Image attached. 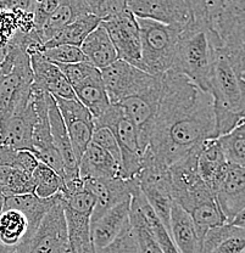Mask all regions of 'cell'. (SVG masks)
<instances>
[{
  "label": "cell",
  "instance_id": "cell-1",
  "mask_svg": "<svg viewBox=\"0 0 245 253\" xmlns=\"http://www.w3.org/2000/svg\"><path fill=\"white\" fill-rule=\"evenodd\" d=\"M210 139H217L211 94L184 76L166 72L144 152L170 167Z\"/></svg>",
  "mask_w": 245,
  "mask_h": 253
},
{
  "label": "cell",
  "instance_id": "cell-2",
  "mask_svg": "<svg viewBox=\"0 0 245 253\" xmlns=\"http://www.w3.org/2000/svg\"><path fill=\"white\" fill-rule=\"evenodd\" d=\"M189 25L204 32L210 49L225 55L237 77L245 78V0H191Z\"/></svg>",
  "mask_w": 245,
  "mask_h": 253
},
{
  "label": "cell",
  "instance_id": "cell-3",
  "mask_svg": "<svg viewBox=\"0 0 245 253\" xmlns=\"http://www.w3.org/2000/svg\"><path fill=\"white\" fill-rule=\"evenodd\" d=\"M70 253H96L91 236V218L96 197L81 178L65 183L60 192Z\"/></svg>",
  "mask_w": 245,
  "mask_h": 253
},
{
  "label": "cell",
  "instance_id": "cell-4",
  "mask_svg": "<svg viewBox=\"0 0 245 253\" xmlns=\"http://www.w3.org/2000/svg\"><path fill=\"white\" fill-rule=\"evenodd\" d=\"M211 66V49L206 36L204 32L188 25L181 32L175 60L168 72L184 76L210 94Z\"/></svg>",
  "mask_w": 245,
  "mask_h": 253
},
{
  "label": "cell",
  "instance_id": "cell-5",
  "mask_svg": "<svg viewBox=\"0 0 245 253\" xmlns=\"http://www.w3.org/2000/svg\"><path fill=\"white\" fill-rule=\"evenodd\" d=\"M5 54L12 59V70L0 76V122L26 109L32 101L33 75L27 49L9 43Z\"/></svg>",
  "mask_w": 245,
  "mask_h": 253
},
{
  "label": "cell",
  "instance_id": "cell-6",
  "mask_svg": "<svg viewBox=\"0 0 245 253\" xmlns=\"http://www.w3.org/2000/svg\"><path fill=\"white\" fill-rule=\"evenodd\" d=\"M137 22L144 71L152 76L165 75L172 67L182 30L146 18H137Z\"/></svg>",
  "mask_w": 245,
  "mask_h": 253
},
{
  "label": "cell",
  "instance_id": "cell-7",
  "mask_svg": "<svg viewBox=\"0 0 245 253\" xmlns=\"http://www.w3.org/2000/svg\"><path fill=\"white\" fill-rule=\"evenodd\" d=\"M96 126H106L115 135L121 154V178L133 179L142 170L143 152L136 126L117 105L110 107L94 120Z\"/></svg>",
  "mask_w": 245,
  "mask_h": 253
},
{
  "label": "cell",
  "instance_id": "cell-8",
  "mask_svg": "<svg viewBox=\"0 0 245 253\" xmlns=\"http://www.w3.org/2000/svg\"><path fill=\"white\" fill-rule=\"evenodd\" d=\"M100 73L111 105L136 95L147 93L161 83V76L150 75L122 60H117L109 67L100 71Z\"/></svg>",
  "mask_w": 245,
  "mask_h": 253
},
{
  "label": "cell",
  "instance_id": "cell-9",
  "mask_svg": "<svg viewBox=\"0 0 245 253\" xmlns=\"http://www.w3.org/2000/svg\"><path fill=\"white\" fill-rule=\"evenodd\" d=\"M197 155L199 151L168 167L172 179L173 201L187 213L196 206L215 200L212 190L197 174Z\"/></svg>",
  "mask_w": 245,
  "mask_h": 253
},
{
  "label": "cell",
  "instance_id": "cell-10",
  "mask_svg": "<svg viewBox=\"0 0 245 253\" xmlns=\"http://www.w3.org/2000/svg\"><path fill=\"white\" fill-rule=\"evenodd\" d=\"M211 94L213 104L222 105L239 115L245 112V82L237 77L225 55L211 50Z\"/></svg>",
  "mask_w": 245,
  "mask_h": 253
},
{
  "label": "cell",
  "instance_id": "cell-11",
  "mask_svg": "<svg viewBox=\"0 0 245 253\" xmlns=\"http://www.w3.org/2000/svg\"><path fill=\"white\" fill-rule=\"evenodd\" d=\"M18 247L21 253H70L60 194L57 201L43 218L36 233L27 241L18 245Z\"/></svg>",
  "mask_w": 245,
  "mask_h": 253
},
{
  "label": "cell",
  "instance_id": "cell-12",
  "mask_svg": "<svg viewBox=\"0 0 245 253\" xmlns=\"http://www.w3.org/2000/svg\"><path fill=\"white\" fill-rule=\"evenodd\" d=\"M105 28L114 44L118 60L130 63L134 67L144 71L142 63L141 33L137 18L130 10L123 12L118 17L100 22Z\"/></svg>",
  "mask_w": 245,
  "mask_h": 253
},
{
  "label": "cell",
  "instance_id": "cell-13",
  "mask_svg": "<svg viewBox=\"0 0 245 253\" xmlns=\"http://www.w3.org/2000/svg\"><path fill=\"white\" fill-rule=\"evenodd\" d=\"M128 10L137 18H146L183 30L192 20L191 0H130Z\"/></svg>",
  "mask_w": 245,
  "mask_h": 253
},
{
  "label": "cell",
  "instance_id": "cell-14",
  "mask_svg": "<svg viewBox=\"0 0 245 253\" xmlns=\"http://www.w3.org/2000/svg\"><path fill=\"white\" fill-rule=\"evenodd\" d=\"M54 99L65 123L73 152L80 162L82 155L92 141L94 130L93 116L77 99Z\"/></svg>",
  "mask_w": 245,
  "mask_h": 253
},
{
  "label": "cell",
  "instance_id": "cell-15",
  "mask_svg": "<svg viewBox=\"0 0 245 253\" xmlns=\"http://www.w3.org/2000/svg\"><path fill=\"white\" fill-rule=\"evenodd\" d=\"M82 181L84 188L91 191L96 197V206L92 213L91 223L99 219L102 214L118 204L130 201L133 192L139 188L137 178L87 179Z\"/></svg>",
  "mask_w": 245,
  "mask_h": 253
},
{
  "label": "cell",
  "instance_id": "cell-16",
  "mask_svg": "<svg viewBox=\"0 0 245 253\" xmlns=\"http://www.w3.org/2000/svg\"><path fill=\"white\" fill-rule=\"evenodd\" d=\"M43 47L34 46L27 50L30 56L31 70L33 75V89L46 91L52 97L59 99H77L72 86L57 68L55 63L50 62L42 52Z\"/></svg>",
  "mask_w": 245,
  "mask_h": 253
},
{
  "label": "cell",
  "instance_id": "cell-17",
  "mask_svg": "<svg viewBox=\"0 0 245 253\" xmlns=\"http://www.w3.org/2000/svg\"><path fill=\"white\" fill-rule=\"evenodd\" d=\"M216 204L229 224L245 208V170L244 167L228 165L225 174L213 189Z\"/></svg>",
  "mask_w": 245,
  "mask_h": 253
},
{
  "label": "cell",
  "instance_id": "cell-18",
  "mask_svg": "<svg viewBox=\"0 0 245 253\" xmlns=\"http://www.w3.org/2000/svg\"><path fill=\"white\" fill-rule=\"evenodd\" d=\"M160 91H161V83L147 93L128 97L116 104L136 126L139 136V145L143 154L147 146L150 128L156 113Z\"/></svg>",
  "mask_w": 245,
  "mask_h": 253
},
{
  "label": "cell",
  "instance_id": "cell-19",
  "mask_svg": "<svg viewBox=\"0 0 245 253\" xmlns=\"http://www.w3.org/2000/svg\"><path fill=\"white\" fill-rule=\"evenodd\" d=\"M36 122L37 112L32 96V101L26 109L0 122V146L32 152V136Z\"/></svg>",
  "mask_w": 245,
  "mask_h": 253
},
{
  "label": "cell",
  "instance_id": "cell-20",
  "mask_svg": "<svg viewBox=\"0 0 245 253\" xmlns=\"http://www.w3.org/2000/svg\"><path fill=\"white\" fill-rule=\"evenodd\" d=\"M47 106H48V120L52 142H54V146L56 147L57 152L61 156L62 163H64V183L76 180L80 178L78 175L80 162L73 152L65 123L60 115L59 109H57L56 101L50 94L47 95Z\"/></svg>",
  "mask_w": 245,
  "mask_h": 253
},
{
  "label": "cell",
  "instance_id": "cell-21",
  "mask_svg": "<svg viewBox=\"0 0 245 253\" xmlns=\"http://www.w3.org/2000/svg\"><path fill=\"white\" fill-rule=\"evenodd\" d=\"M131 200L118 204L91 223V236L96 251L109 246L130 225Z\"/></svg>",
  "mask_w": 245,
  "mask_h": 253
},
{
  "label": "cell",
  "instance_id": "cell-22",
  "mask_svg": "<svg viewBox=\"0 0 245 253\" xmlns=\"http://www.w3.org/2000/svg\"><path fill=\"white\" fill-rule=\"evenodd\" d=\"M78 175L82 180L121 178V166L106 151L91 142L80 160Z\"/></svg>",
  "mask_w": 245,
  "mask_h": 253
},
{
  "label": "cell",
  "instance_id": "cell-23",
  "mask_svg": "<svg viewBox=\"0 0 245 253\" xmlns=\"http://www.w3.org/2000/svg\"><path fill=\"white\" fill-rule=\"evenodd\" d=\"M57 199H59V195L51 197V199H39L34 194L5 197L2 211L17 210L25 215L26 219L28 221V233L25 241H23L26 242L36 233L39 224L42 223V220L46 217L47 213L51 210V207L57 201Z\"/></svg>",
  "mask_w": 245,
  "mask_h": 253
},
{
  "label": "cell",
  "instance_id": "cell-24",
  "mask_svg": "<svg viewBox=\"0 0 245 253\" xmlns=\"http://www.w3.org/2000/svg\"><path fill=\"white\" fill-rule=\"evenodd\" d=\"M245 229L223 224L205 234L200 253H244Z\"/></svg>",
  "mask_w": 245,
  "mask_h": 253
},
{
  "label": "cell",
  "instance_id": "cell-25",
  "mask_svg": "<svg viewBox=\"0 0 245 253\" xmlns=\"http://www.w3.org/2000/svg\"><path fill=\"white\" fill-rule=\"evenodd\" d=\"M170 235L180 253H200L201 242L192 217L175 202L170 214Z\"/></svg>",
  "mask_w": 245,
  "mask_h": 253
},
{
  "label": "cell",
  "instance_id": "cell-26",
  "mask_svg": "<svg viewBox=\"0 0 245 253\" xmlns=\"http://www.w3.org/2000/svg\"><path fill=\"white\" fill-rule=\"evenodd\" d=\"M86 15H91L87 0H60V4L49 16L39 33L42 45L48 43L55 34L59 33L66 26Z\"/></svg>",
  "mask_w": 245,
  "mask_h": 253
},
{
  "label": "cell",
  "instance_id": "cell-27",
  "mask_svg": "<svg viewBox=\"0 0 245 253\" xmlns=\"http://www.w3.org/2000/svg\"><path fill=\"white\" fill-rule=\"evenodd\" d=\"M81 50L86 61L99 71L117 61V52L106 30L99 25L82 43Z\"/></svg>",
  "mask_w": 245,
  "mask_h": 253
},
{
  "label": "cell",
  "instance_id": "cell-28",
  "mask_svg": "<svg viewBox=\"0 0 245 253\" xmlns=\"http://www.w3.org/2000/svg\"><path fill=\"white\" fill-rule=\"evenodd\" d=\"M196 167L200 178L213 192V189L228 167V163L223 156L217 139H210L200 147Z\"/></svg>",
  "mask_w": 245,
  "mask_h": 253
},
{
  "label": "cell",
  "instance_id": "cell-29",
  "mask_svg": "<svg viewBox=\"0 0 245 253\" xmlns=\"http://www.w3.org/2000/svg\"><path fill=\"white\" fill-rule=\"evenodd\" d=\"M72 89L78 101L93 116V120L99 118L111 105L105 91L99 70L84 78Z\"/></svg>",
  "mask_w": 245,
  "mask_h": 253
},
{
  "label": "cell",
  "instance_id": "cell-30",
  "mask_svg": "<svg viewBox=\"0 0 245 253\" xmlns=\"http://www.w3.org/2000/svg\"><path fill=\"white\" fill-rule=\"evenodd\" d=\"M100 25V21L93 15L78 17L68 26L62 28L51 39L43 45V50L60 45H71L81 47L84 39Z\"/></svg>",
  "mask_w": 245,
  "mask_h": 253
},
{
  "label": "cell",
  "instance_id": "cell-31",
  "mask_svg": "<svg viewBox=\"0 0 245 253\" xmlns=\"http://www.w3.org/2000/svg\"><path fill=\"white\" fill-rule=\"evenodd\" d=\"M28 233V221L17 210H4L0 213V244L16 247L25 241Z\"/></svg>",
  "mask_w": 245,
  "mask_h": 253
},
{
  "label": "cell",
  "instance_id": "cell-32",
  "mask_svg": "<svg viewBox=\"0 0 245 253\" xmlns=\"http://www.w3.org/2000/svg\"><path fill=\"white\" fill-rule=\"evenodd\" d=\"M32 174L17 168L0 167V189L4 197L33 194L34 183Z\"/></svg>",
  "mask_w": 245,
  "mask_h": 253
},
{
  "label": "cell",
  "instance_id": "cell-33",
  "mask_svg": "<svg viewBox=\"0 0 245 253\" xmlns=\"http://www.w3.org/2000/svg\"><path fill=\"white\" fill-rule=\"evenodd\" d=\"M130 225L133 233L134 239H136L137 245H138L139 252L141 253H162L159 244L155 240L147 225L146 218L142 214L141 210L137 207L136 204L131 201V211H130Z\"/></svg>",
  "mask_w": 245,
  "mask_h": 253
},
{
  "label": "cell",
  "instance_id": "cell-34",
  "mask_svg": "<svg viewBox=\"0 0 245 253\" xmlns=\"http://www.w3.org/2000/svg\"><path fill=\"white\" fill-rule=\"evenodd\" d=\"M34 192L39 199H51L64 189V179L48 166L38 162V166L32 174Z\"/></svg>",
  "mask_w": 245,
  "mask_h": 253
},
{
  "label": "cell",
  "instance_id": "cell-35",
  "mask_svg": "<svg viewBox=\"0 0 245 253\" xmlns=\"http://www.w3.org/2000/svg\"><path fill=\"white\" fill-rule=\"evenodd\" d=\"M222 154L228 165L245 166V123L234 128L228 134L217 138Z\"/></svg>",
  "mask_w": 245,
  "mask_h": 253
},
{
  "label": "cell",
  "instance_id": "cell-36",
  "mask_svg": "<svg viewBox=\"0 0 245 253\" xmlns=\"http://www.w3.org/2000/svg\"><path fill=\"white\" fill-rule=\"evenodd\" d=\"M91 15L106 22L127 11V0H87Z\"/></svg>",
  "mask_w": 245,
  "mask_h": 253
},
{
  "label": "cell",
  "instance_id": "cell-37",
  "mask_svg": "<svg viewBox=\"0 0 245 253\" xmlns=\"http://www.w3.org/2000/svg\"><path fill=\"white\" fill-rule=\"evenodd\" d=\"M44 56L55 65H71V63L87 62L81 47L60 45L42 50Z\"/></svg>",
  "mask_w": 245,
  "mask_h": 253
},
{
  "label": "cell",
  "instance_id": "cell-38",
  "mask_svg": "<svg viewBox=\"0 0 245 253\" xmlns=\"http://www.w3.org/2000/svg\"><path fill=\"white\" fill-rule=\"evenodd\" d=\"M91 142H93L94 145L106 151L121 166L120 149H118L115 135L109 128H106V126H96L93 130Z\"/></svg>",
  "mask_w": 245,
  "mask_h": 253
},
{
  "label": "cell",
  "instance_id": "cell-39",
  "mask_svg": "<svg viewBox=\"0 0 245 253\" xmlns=\"http://www.w3.org/2000/svg\"><path fill=\"white\" fill-rule=\"evenodd\" d=\"M96 253H141L139 252L138 245L132 233L131 225H128L117 239H115L109 246L105 249L98 250Z\"/></svg>",
  "mask_w": 245,
  "mask_h": 253
},
{
  "label": "cell",
  "instance_id": "cell-40",
  "mask_svg": "<svg viewBox=\"0 0 245 253\" xmlns=\"http://www.w3.org/2000/svg\"><path fill=\"white\" fill-rule=\"evenodd\" d=\"M59 4L60 0H42V1H37L36 0L33 9V26L38 38L39 33H41L43 26L46 25L48 17L56 9Z\"/></svg>",
  "mask_w": 245,
  "mask_h": 253
},
{
  "label": "cell",
  "instance_id": "cell-41",
  "mask_svg": "<svg viewBox=\"0 0 245 253\" xmlns=\"http://www.w3.org/2000/svg\"><path fill=\"white\" fill-rule=\"evenodd\" d=\"M244 217H245V211H242V212H239L238 214H237L236 217L232 219V221L229 224L237 226V228L244 229V226H245V218Z\"/></svg>",
  "mask_w": 245,
  "mask_h": 253
},
{
  "label": "cell",
  "instance_id": "cell-42",
  "mask_svg": "<svg viewBox=\"0 0 245 253\" xmlns=\"http://www.w3.org/2000/svg\"><path fill=\"white\" fill-rule=\"evenodd\" d=\"M0 253H21L20 247H6L0 244Z\"/></svg>",
  "mask_w": 245,
  "mask_h": 253
},
{
  "label": "cell",
  "instance_id": "cell-43",
  "mask_svg": "<svg viewBox=\"0 0 245 253\" xmlns=\"http://www.w3.org/2000/svg\"><path fill=\"white\" fill-rule=\"evenodd\" d=\"M5 59V47L1 46V44H0V65H1L2 61H4Z\"/></svg>",
  "mask_w": 245,
  "mask_h": 253
},
{
  "label": "cell",
  "instance_id": "cell-44",
  "mask_svg": "<svg viewBox=\"0 0 245 253\" xmlns=\"http://www.w3.org/2000/svg\"><path fill=\"white\" fill-rule=\"evenodd\" d=\"M4 195H2V192H1V189H0V213H1V211H2V207H4Z\"/></svg>",
  "mask_w": 245,
  "mask_h": 253
}]
</instances>
